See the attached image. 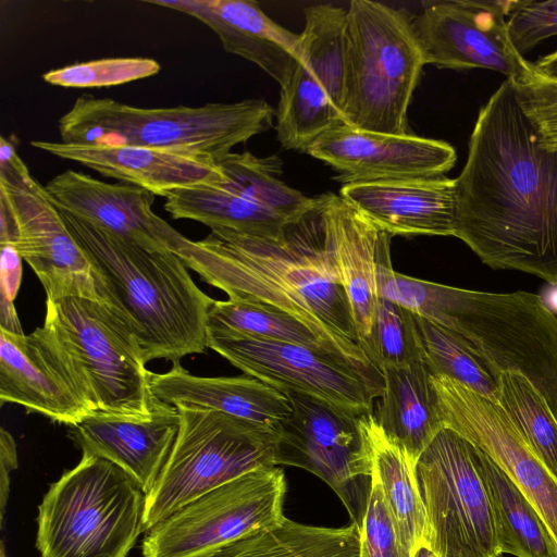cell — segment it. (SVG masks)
I'll list each match as a JSON object with an SVG mask.
<instances>
[{
  "label": "cell",
  "mask_w": 557,
  "mask_h": 557,
  "mask_svg": "<svg viewBox=\"0 0 557 557\" xmlns=\"http://www.w3.org/2000/svg\"><path fill=\"white\" fill-rule=\"evenodd\" d=\"M320 198L338 280L364 349L380 299L376 259L383 231L339 195L327 191Z\"/></svg>",
  "instance_id": "26"
},
{
  "label": "cell",
  "mask_w": 557,
  "mask_h": 557,
  "mask_svg": "<svg viewBox=\"0 0 557 557\" xmlns=\"http://www.w3.org/2000/svg\"><path fill=\"white\" fill-rule=\"evenodd\" d=\"M274 117L275 110L263 99L138 108L83 95L59 120L58 127L65 144L145 146L219 161L236 145L269 131Z\"/></svg>",
  "instance_id": "5"
},
{
  "label": "cell",
  "mask_w": 557,
  "mask_h": 557,
  "mask_svg": "<svg viewBox=\"0 0 557 557\" xmlns=\"http://www.w3.org/2000/svg\"><path fill=\"white\" fill-rule=\"evenodd\" d=\"M512 1L438 0L422 4L413 26L426 64L440 69H484L515 81L531 72L512 46L507 17Z\"/></svg>",
  "instance_id": "16"
},
{
  "label": "cell",
  "mask_w": 557,
  "mask_h": 557,
  "mask_svg": "<svg viewBox=\"0 0 557 557\" xmlns=\"http://www.w3.org/2000/svg\"><path fill=\"white\" fill-rule=\"evenodd\" d=\"M556 287V286H554ZM550 299V306H548V308L555 313V311H557V287H556V290L552 294V298Z\"/></svg>",
  "instance_id": "45"
},
{
  "label": "cell",
  "mask_w": 557,
  "mask_h": 557,
  "mask_svg": "<svg viewBox=\"0 0 557 557\" xmlns=\"http://www.w3.org/2000/svg\"><path fill=\"white\" fill-rule=\"evenodd\" d=\"M509 82L542 146L557 151V79L542 75L534 65L525 76Z\"/></svg>",
  "instance_id": "37"
},
{
  "label": "cell",
  "mask_w": 557,
  "mask_h": 557,
  "mask_svg": "<svg viewBox=\"0 0 557 557\" xmlns=\"http://www.w3.org/2000/svg\"><path fill=\"white\" fill-rule=\"evenodd\" d=\"M360 528L359 557H410L401 546L385 505L380 485H372Z\"/></svg>",
  "instance_id": "39"
},
{
  "label": "cell",
  "mask_w": 557,
  "mask_h": 557,
  "mask_svg": "<svg viewBox=\"0 0 557 557\" xmlns=\"http://www.w3.org/2000/svg\"><path fill=\"white\" fill-rule=\"evenodd\" d=\"M34 148L85 165L104 177L166 198L173 191L224 178L218 161L202 154L125 144L33 140Z\"/></svg>",
  "instance_id": "21"
},
{
  "label": "cell",
  "mask_w": 557,
  "mask_h": 557,
  "mask_svg": "<svg viewBox=\"0 0 557 557\" xmlns=\"http://www.w3.org/2000/svg\"><path fill=\"white\" fill-rule=\"evenodd\" d=\"M178 428L177 408L156 398L147 416L96 411L69 426V437L83 455L98 456L122 468L147 495L170 455Z\"/></svg>",
  "instance_id": "22"
},
{
  "label": "cell",
  "mask_w": 557,
  "mask_h": 557,
  "mask_svg": "<svg viewBox=\"0 0 557 557\" xmlns=\"http://www.w3.org/2000/svg\"><path fill=\"white\" fill-rule=\"evenodd\" d=\"M413 17L377 1H350L344 30V124L408 134V107L426 64Z\"/></svg>",
  "instance_id": "6"
},
{
  "label": "cell",
  "mask_w": 557,
  "mask_h": 557,
  "mask_svg": "<svg viewBox=\"0 0 557 557\" xmlns=\"http://www.w3.org/2000/svg\"><path fill=\"white\" fill-rule=\"evenodd\" d=\"M208 329L298 344L339 358L299 320L256 302L233 299L214 300L209 311Z\"/></svg>",
  "instance_id": "33"
},
{
  "label": "cell",
  "mask_w": 557,
  "mask_h": 557,
  "mask_svg": "<svg viewBox=\"0 0 557 557\" xmlns=\"http://www.w3.org/2000/svg\"><path fill=\"white\" fill-rule=\"evenodd\" d=\"M369 433L373 451L372 474L380 485L398 540L411 555L426 531L416 461L383 433L373 414L370 417Z\"/></svg>",
  "instance_id": "31"
},
{
  "label": "cell",
  "mask_w": 557,
  "mask_h": 557,
  "mask_svg": "<svg viewBox=\"0 0 557 557\" xmlns=\"http://www.w3.org/2000/svg\"><path fill=\"white\" fill-rule=\"evenodd\" d=\"M410 557H437L424 540L419 542L412 549Z\"/></svg>",
  "instance_id": "44"
},
{
  "label": "cell",
  "mask_w": 557,
  "mask_h": 557,
  "mask_svg": "<svg viewBox=\"0 0 557 557\" xmlns=\"http://www.w3.org/2000/svg\"><path fill=\"white\" fill-rule=\"evenodd\" d=\"M172 251L228 299L264 305L299 320L384 389L383 374L362 348L338 280L320 195L280 238L214 228L201 240L180 234Z\"/></svg>",
  "instance_id": "2"
},
{
  "label": "cell",
  "mask_w": 557,
  "mask_h": 557,
  "mask_svg": "<svg viewBox=\"0 0 557 557\" xmlns=\"http://www.w3.org/2000/svg\"><path fill=\"white\" fill-rule=\"evenodd\" d=\"M146 493L122 468L92 455L50 484L38 506L41 557H127L146 532Z\"/></svg>",
  "instance_id": "7"
},
{
  "label": "cell",
  "mask_w": 557,
  "mask_h": 557,
  "mask_svg": "<svg viewBox=\"0 0 557 557\" xmlns=\"http://www.w3.org/2000/svg\"><path fill=\"white\" fill-rule=\"evenodd\" d=\"M59 211L89 259L104 302L128 322L146 363L205 351L214 300L174 251L146 249Z\"/></svg>",
  "instance_id": "4"
},
{
  "label": "cell",
  "mask_w": 557,
  "mask_h": 557,
  "mask_svg": "<svg viewBox=\"0 0 557 557\" xmlns=\"http://www.w3.org/2000/svg\"><path fill=\"white\" fill-rule=\"evenodd\" d=\"M444 424L482 450L536 508L557 542V480L502 407L460 383L432 374Z\"/></svg>",
  "instance_id": "17"
},
{
  "label": "cell",
  "mask_w": 557,
  "mask_h": 557,
  "mask_svg": "<svg viewBox=\"0 0 557 557\" xmlns=\"http://www.w3.org/2000/svg\"><path fill=\"white\" fill-rule=\"evenodd\" d=\"M304 12L298 58L281 88L275 129L284 149L306 153L318 137L344 124L347 9L314 4Z\"/></svg>",
  "instance_id": "13"
},
{
  "label": "cell",
  "mask_w": 557,
  "mask_h": 557,
  "mask_svg": "<svg viewBox=\"0 0 557 557\" xmlns=\"http://www.w3.org/2000/svg\"><path fill=\"white\" fill-rule=\"evenodd\" d=\"M152 395L169 405L223 412L276 432L292 413L287 396L250 376H198L180 361L164 373H149Z\"/></svg>",
  "instance_id": "25"
},
{
  "label": "cell",
  "mask_w": 557,
  "mask_h": 557,
  "mask_svg": "<svg viewBox=\"0 0 557 557\" xmlns=\"http://www.w3.org/2000/svg\"><path fill=\"white\" fill-rule=\"evenodd\" d=\"M475 450L493 507L500 554L557 557V542L536 508L482 450Z\"/></svg>",
  "instance_id": "29"
},
{
  "label": "cell",
  "mask_w": 557,
  "mask_h": 557,
  "mask_svg": "<svg viewBox=\"0 0 557 557\" xmlns=\"http://www.w3.org/2000/svg\"><path fill=\"white\" fill-rule=\"evenodd\" d=\"M360 528L313 527L284 518L202 557H359Z\"/></svg>",
  "instance_id": "30"
},
{
  "label": "cell",
  "mask_w": 557,
  "mask_h": 557,
  "mask_svg": "<svg viewBox=\"0 0 557 557\" xmlns=\"http://www.w3.org/2000/svg\"><path fill=\"white\" fill-rule=\"evenodd\" d=\"M416 322L432 374L454 380L497 404L498 377L485 361L450 331L418 315Z\"/></svg>",
  "instance_id": "34"
},
{
  "label": "cell",
  "mask_w": 557,
  "mask_h": 557,
  "mask_svg": "<svg viewBox=\"0 0 557 557\" xmlns=\"http://www.w3.org/2000/svg\"><path fill=\"white\" fill-rule=\"evenodd\" d=\"M164 209L173 219L197 221L210 230L225 228L271 239L282 237L290 224L225 176L213 184L173 191L165 198Z\"/></svg>",
  "instance_id": "28"
},
{
  "label": "cell",
  "mask_w": 557,
  "mask_h": 557,
  "mask_svg": "<svg viewBox=\"0 0 557 557\" xmlns=\"http://www.w3.org/2000/svg\"><path fill=\"white\" fill-rule=\"evenodd\" d=\"M379 296L433 322L468 344L498 377L525 376L557 419V315L529 292L453 287L394 271L391 247L379 248Z\"/></svg>",
  "instance_id": "3"
},
{
  "label": "cell",
  "mask_w": 557,
  "mask_h": 557,
  "mask_svg": "<svg viewBox=\"0 0 557 557\" xmlns=\"http://www.w3.org/2000/svg\"><path fill=\"white\" fill-rule=\"evenodd\" d=\"M306 153L321 160L344 184L442 176L457 160L455 148L412 134L388 135L338 125L318 137Z\"/></svg>",
  "instance_id": "19"
},
{
  "label": "cell",
  "mask_w": 557,
  "mask_h": 557,
  "mask_svg": "<svg viewBox=\"0 0 557 557\" xmlns=\"http://www.w3.org/2000/svg\"><path fill=\"white\" fill-rule=\"evenodd\" d=\"M17 450L13 436L1 429L0 431V521L3 524L5 507L10 493V473L17 469Z\"/></svg>",
  "instance_id": "41"
},
{
  "label": "cell",
  "mask_w": 557,
  "mask_h": 557,
  "mask_svg": "<svg viewBox=\"0 0 557 557\" xmlns=\"http://www.w3.org/2000/svg\"><path fill=\"white\" fill-rule=\"evenodd\" d=\"M0 210L12 222V245L39 278L47 300L84 297L104 301L85 251L25 163L0 168Z\"/></svg>",
  "instance_id": "14"
},
{
  "label": "cell",
  "mask_w": 557,
  "mask_h": 557,
  "mask_svg": "<svg viewBox=\"0 0 557 557\" xmlns=\"http://www.w3.org/2000/svg\"><path fill=\"white\" fill-rule=\"evenodd\" d=\"M45 323L84 380L98 412L147 416L156 397L138 341L108 302L84 297L46 301Z\"/></svg>",
  "instance_id": "9"
},
{
  "label": "cell",
  "mask_w": 557,
  "mask_h": 557,
  "mask_svg": "<svg viewBox=\"0 0 557 557\" xmlns=\"http://www.w3.org/2000/svg\"><path fill=\"white\" fill-rule=\"evenodd\" d=\"M507 27L513 48L524 57L543 40L557 36V0L512 1Z\"/></svg>",
  "instance_id": "38"
},
{
  "label": "cell",
  "mask_w": 557,
  "mask_h": 557,
  "mask_svg": "<svg viewBox=\"0 0 557 557\" xmlns=\"http://www.w3.org/2000/svg\"><path fill=\"white\" fill-rule=\"evenodd\" d=\"M456 182L455 237L486 265L557 285V151L505 81L481 108Z\"/></svg>",
  "instance_id": "1"
},
{
  "label": "cell",
  "mask_w": 557,
  "mask_h": 557,
  "mask_svg": "<svg viewBox=\"0 0 557 557\" xmlns=\"http://www.w3.org/2000/svg\"><path fill=\"white\" fill-rule=\"evenodd\" d=\"M364 351L381 371L424 360L416 315L405 307L380 297Z\"/></svg>",
  "instance_id": "35"
},
{
  "label": "cell",
  "mask_w": 557,
  "mask_h": 557,
  "mask_svg": "<svg viewBox=\"0 0 557 557\" xmlns=\"http://www.w3.org/2000/svg\"><path fill=\"white\" fill-rule=\"evenodd\" d=\"M0 247V294L14 301L21 285L23 259L12 244Z\"/></svg>",
  "instance_id": "40"
},
{
  "label": "cell",
  "mask_w": 557,
  "mask_h": 557,
  "mask_svg": "<svg viewBox=\"0 0 557 557\" xmlns=\"http://www.w3.org/2000/svg\"><path fill=\"white\" fill-rule=\"evenodd\" d=\"M286 481L276 466L262 467L186 504L146 531L143 557H202L285 517Z\"/></svg>",
  "instance_id": "12"
},
{
  "label": "cell",
  "mask_w": 557,
  "mask_h": 557,
  "mask_svg": "<svg viewBox=\"0 0 557 557\" xmlns=\"http://www.w3.org/2000/svg\"><path fill=\"white\" fill-rule=\"evenodd\" d=\"M0 403L67 426L97 411L75 364L46 324L27 335L0 330Z\"/></svg>",
  "instance_id": "18"
},
{
  "label": "cell",
  "mask_w": 557,
  "mask_h": 557,
  "mask_svg": "<svg viewBox=\"0 0 557 557\" xmlns=\"http://www.w3.org/2000/svg\"><path fill=\"white\" fill-rule=\"evenodd\" d=\"M424 541L437 557H499L493 507L475 447L444 428L416 462Z\"/></svg>",
  "instance_id": "10"
},
{
  "label": "cell",
  "mask_w": 557,
  "mask_h": 557,
  "mask_svg": "<svg viewBox=\"0 0 557 557\" xmlns=\"http://www.w3.org/2000/svg\"><path fill=\"white\" fill-rule=\"evenodd\" d=\"M207 347L282 393L305 394L369 413L384 392L349 363L302 345L208 329Z\"/></svg>",
  "instance_id": "15"
},
{
  "label": "cell",
  "mask_w": 557,
  "mask_h": 557,
  "mask_svg": "<svg viewBox=\"0 0 557 557\" xmlns=\"http://www.w3.org/2000/svg\"><path fill=\"white\" fill-rule=\"evenodd\" d=\"M384 392L374 419L383 433L417 462L444 429L432 372L425 360L405 367H384Z\"/></svg>",
  "instance_id": "27"
},
{
  "label": "cell",
  "mask_w": 557,
  "mask_h": 557,
  "mask_svg": "<svg viewBox=\"0 0 557 557\" xmlns=\"http://www.w3.org/2000/svg\"><path fill=\"white\" fill-rule=\"evenodd\" d=\"M13 302L0 294V330L24 334Z\"/></svg>",
  "instance_id": "42"
},
{
  "label": "cell",
  "mask_w": 557,
  "mask_h": 557,
  "mask_svg": "<svg viewBox=\"0 0 557 557\" xmlns=\"http://www.w3.org/2000/svg\"><path fill=\"white\" fill-rule=\"evenodd\" d=\"M534 65L542 75L557 79V50L542 57Z\"/></svg>",
  "instance_id": "43"
},
{
  "label": "cell",
  "mask_w": 557,
  "mask_h": 557,
  "mask_svg": "<svg viewBox=\"0 0 557 557\" xmlns=\"http://www.w3.org/2000/svg\"><path fill=\"white\" fill-rule=\"evenodd\" d=\"M284 394L292 413L275 432L274 465L298 467L320 478L339 497L352 522L360 525L372 485V412L305 394Z\"/></svg>",
  "instance_id": "11"
},
{
  "label": "cell",
  "mask_w": 557,
  "mask_h": 557,
  "mask_svg": "<svg viewBox=\"0 0 557 557\" xmlns=\"http://www.w3.org/2000/svg\"><path fill=\"white\" fill-rule=\"evenodd\" d=\"M497 404L557 480V419L545 398L522 374L503 372L498 376Z\"/></svg>",
  "instance_id": "32"
},
{
  "label": "cell",
  "mask_w": 557,
  "mask_h": 557,
  "mask_svg": "<svg viewBox=\"0 0 557 557\" xmlns=\"http://www.w3.org/2000/svg\"><path fill=\"white\" fill-rule=\"evenodd\" d=\"M177 410L174 445L146 495V531L202 494L255 469L275 466L273 430L214 410Z\"/></svg>",
  "instance_id": "8"
},
{
  "label": "cell",
  "mask_w": 557,
  "mask_h": 557,
  "mask_svg": "<svg viewBox=\"0 0 557 557\" xmlns=\"http://www.w3.org/2000/svg\"><path fill=\"white\" fill-rule=\"evenodd\" d=\"M58 210L150 250H172L180 232L152 210L156 195L66 170L45 186Z\"/></svg>",
  "instance_id": "20"
},
{
  "label": "cell",
  "mask_w": 557,
  "mask_h": 557,
  "mask_svg": "<svg viewBox=\"0 0 557 557\" xmlns=\"http://www.w3.org/2000/svg\"><path fill=\"white\" fill-rule=\"evenodd\" d=\"M339 196L394 236H455L456 182L442 176L356 182Z\"/></svg>",
  "instance_id": "23"
},
{
  "label": "cell",
  "mask_w": 557,
  "mask_h": 557,
  "mask_svg": "<svg viewBox=\"0 0 557 557\" xmlns=\"http://www.w3.org/2000/svg\"><path fill=\"white\" fill-rule=\"evenodd\" d=\"M187 14L211 28L225 51L264 71L281 88L295 69L300 34L271 20L250 0H147Z\"/></svg>",
  "instance_id": "24"
},
{
  "label": "cell",
  "mask_w": 557,
  "mask_h": 557,
  "mask_svg": "<svg viewBox=\"0 0 557 557\" xmlns=\"http://www.w3.org/2000/svg\"><path fill=\"white\" fill-rule=\"evenodd\" d=\"M159 71L160 64L150 58H109L54 69L42 78L64 88H101L147 78Z\"/></svg>",
  "instance_id": "36"
}]
</instances>
